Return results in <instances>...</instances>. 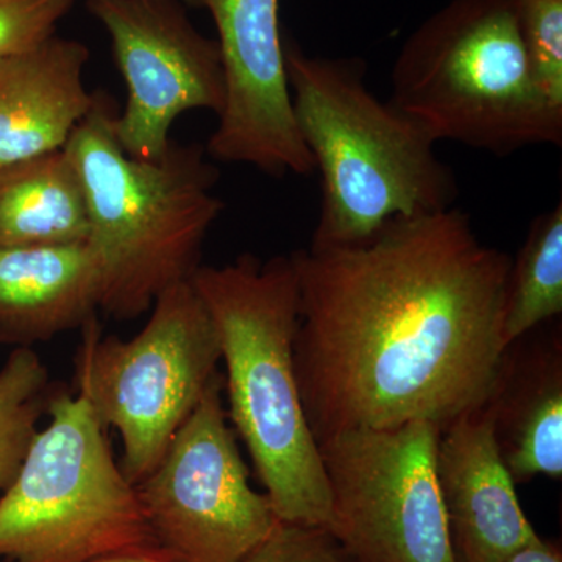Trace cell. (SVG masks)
<instances>
[{
  "mask_svg": "<svg viewBox=\"0 0 562 562\" xmlns=\"http://www.w3.org/2000/svg\"><path fill=\"white\" fill-rule=\"evenodd\" d=\"M503 562H562V553L557 543L539 538L517 550Z\"/></svg>",
  "mask_w": 562,
  "mask_h": 562,
  "instance_id": "cell-22",
  "label": "cell"
},
{
  "mask_svg": "<svg viewBox=\"0 0 562 562\" xmlns=\"http://www.w3.org/2000/svg\"><path fill=\"white\" fill-rule=\"evenodd\" d=\"M87 9L111 41L127 102L113 121L122 150L157 160L173 122L192 110L220 116L225 103L224 70L216 40L190 20L180 0H87Z\"/></svg>",
  "mask_w": 562,
  "mask_h": 562,
  "instance_id": "cell-10",
  "label": "cell"
},
{
  "mask_svg": "<svg viewBox=\"0 0 562 562\" xmlns=\"http://www.w3.org/2000/svg\"><path fill=\"white\" fill-rule=\"evenodd\" d=\"M390 102L436 140L506 157L562 144V109L536 79L516 0H452L403 44Z\"/></svg>",
  "mask_w": 562,
  "mask_h": 562,
  "instance_id": "cell-5",
  "label": "cell"
},
{
  "mask_svg": "<svg viewBox=\"0 0 562 562\" xmlns=\"http://www.w3.org/2000/svg\"><path fill=\"white\" fill-rule=\"evenodd\" d=\"M516 13L536 79L562 109V0H516Z\"/></svg>",
  "mask_w": 562,
  "mask_h": 562,
  "instance_id": "cell-19",
  "label": "cell"
},
{
  "mask_svg": "<svg viewBox=\"0 0 562 562\" xmlns=\"http://www.w3.org/2000/svg\"><path fill=\"white\" fill-rule=\"evenodd\" d=\"M92 562H169L160 553H122Z\"/></svg>",
  "mask_w": 562,
  "mask_h": 562,
  "instance_id": "cell-23",
  "label": "cell"
},
{
  "mask_svg": "<svg viewBox=\"0 0 562 562\" xmlns=\"http://www.w3.org/2000/svg\"><path fill=\"white\" fill-rule=\"evenodd\" d=\"M90 55L87 44L55 35L0 58V166L66 146L94 105L83 77Z\"/></svg>",
  "mask_w": 562,
  "mask_h": 562,
  "instance_id": "cell-13",
  "label": "cell"
},
{
  "mask_svg": "<svg viewBox=\"0 0 562 562\" xmlns=\"http://www.w3.org/2000/svg\"><path fill=\"white\" fill-rule=\"evenodd\" d=\"M435 472L454 562H503L541 538L525 517L486 406L442 428Z\"/></svg>",
  "mask_w": 562,
  "mask_h": 562,
  "instance_id": "cell-12",
  "label": "cell"
},
{
  "mask_svg": "<svg viewBox=\"0 0 562 562\" xmlns=\"http://www.w3.org/2000/svg\"><path fill=\"white\" fill-rule=\"evenodd\" d=\"M192 286L209 310L227 375V416L280 522L328 527L330 492L295 376L299 280L292 257L201 266Z\"/></svg>",
  "mask_w": 562,
  "mask_h": 562,
  "instance_id": "cell-3",
  "label": "cell"
},
{
  "mask_svg": "<svg viewBox=\"0 0 562 562\" xmlns=\"http://www.w3.org/2000/svg\"><path fill=\"white\" fill-rule=\"evenodd\" d=\"M99 295L87 243L0 247V342L31 347L85 327Z\"/></svg>",
  "mask_w": 562,
  "mask_h": 562,
  "instance_id": "cell-15",
  "label": "cell"
},
{
  "mask_svg": "<svg viewBox=\"0 0 562 562\" xmlns=\"http://www.w3.org/2000/svg\"><path fill=\"white\" fill-rule=\"evenodd\" d=\"M241 562H357L324 527L279 522Z\"/></svg>",
  "mask_w": 562,
  "mask_h": 562,
  "instance_id": "cell-21",
  "label": "cell"
},
{
  "mask_svg": "<svg viewBox=\"0 0 562 562\" xmlns=\"http://www.w3.org/2000/svg\"><path fill=\"white\" fill-rule=\"evenodd\" d=\"M217 31L224 110L206 154L266 176L316 172L292 110L280 0H202Z\"/></svg>",
  "mask_w": 562,
  "mask_h": 562,
  "instance_id": "cell-11",
  "label": "cell"
},
{
  "mask_svg": "<svg viewBox=\"0 0 562 562\" xmlns=\"http://www.w3.org/2000/svg\"><path fill=\"white\" fill-rule=\"evenodd\" d=\"M47 414L49 424L0 495V558L92 562L160 553L138 491L114 461L90 402L79 392L57 391Z\"/></svg>",
  "mask_w": 562,
  "mask_h": 562,
  "instance_id": "cell-6",
  "label": "cell"
},
{
  "mask_svg": "<svg viewBox=\"0 0 562 562\" xmlns=\"http://www.w3.org/2000/svg\"><path fill=\"white\" fill-rule=\"evenodd\" d=\"M87 199L65 147L0 166V247L87 243Z\"/></svg>",
  "mask_w": 562,
  "mask_h": 562,
  "instance_id": "cell-16",
  "label": "cell"
},
{
  "mask_svg": "<svg viewBox=\"0 0 562 562\" xmlns=\"http://www.w3.org/2000/svg\"><path fill=\"white\" fill-rule=\"evenodd\" d=\"M291 257L295 376L317 442L414 420L442 430L487 402L513 258L484 244L464 211L398 217L358 246Z\"/></svg>",
  "mask_w": 562,
  "mask_h": 562,
  "instance_id": "cell-1",
  "label": "cell"
},
{
  "mask_svg": "<svg viewBox=\"0 0 562 562\" xmlns=\"http://www.w3.org/2000/svg\"><path fill=\"white\" fill-rule=\"evenodd\" d=\"M213 376L157 468L136 486L155 547L169 562H241L280 522L228 427Z\"/></svg>",
  "mask_w": 562,
  "mask_h": 562,
  "instance_id": "cell-9",
  "label": "cell"
},
{
  "mask_svg": "<svg viewBox=\"0 0 562 562\" xmlns=\"http://www.w3.org/2000/svg\"><path fill=\"white\" fill-rule=\"evenodd\" d=\"M55 392L31 347L11 351L0 369V495L16 480Z\"/></svg>",
  "mask_w": 562,
  "mask_h": 562,
  "instance_id": "cell-18",
  "label": "cell"
},
{
  "mask_svg": "<svg viewBox=\"0 0 562 562\" xmlns=\"http://www.w3.org/2000/svg\"><path fill=\"white\" fill-rule=\"evenodd\" d=\"M292 110L319 171L312 249L358 246L387 222L452 209L458 181L438 140L366 85L358 58L313 57L283 35Z\"/></svg>",
  "mask_w": 562,
  "mask_h": 562,
  "instance_id": "cell-2",
  "label": "cell"
},
{
  "mask_svg": "<svg viewBox=\"0 0 562 562\" xmlns=\"http://www.w3.org/2000/svg\"><path fill=\"white\" fill-rule=\"evenodd\" d=\"M187 7H194V9H202V0H180Z\"/></svg>",
  "mask_w": 562,
  "mask_h": 562,
  "instance_id": "cell-24",
  "label": "cell"
},
{
  "mask_svg": "<svg viewBox=\"0 0 562 562\" xmlns=\"http://www.w3.org/2000/svg\"><path fill=\"white\" fill-rule=\"evenodd\" d=\"M441 427L355 428L317 442L331 532L357 562H454L436 483Z\"/></svg>",
  "mask_w": 562,
  "mask_h": 562,
  "instance_id": "cell-8",
  "label": "cell"
},
{
  "mask_svg": "<svg viewBox=\"0 0 562 562\" xmlns=\"http://www.w3.org/2000/svg\"><path fill=\"white\" fill-rule=\"evenodd\" d=\"M76 0H0V58L35 49L57 35Z\"/></svg>",
  "mask_w": 562,
  "mask_h": 562,
  "instance_id": "cell-20",
  "label": "cell"
},
{
  "mask_svg": "<svg viewBox=\"0 0 562 562\" xmlns=\"http://www.w3.org/2000/svg\"><path fill=\"white\" fill-rule=\"evenodd\" d=\"M503 464L514 483L562 475V339L525 335L503 353L484 403Z\"/></svg>",
  "mask_w": 562,
  "mask_h": 562,
  "instance_id": "cell-14",
  "label": "cell"
},
{
  "mask_svg": "<svg viewBox=\"0 0 562 562\" xmlns=\"http://www.w3.org/2000/svg\"><path fill=\"white\" fill-rule=\"evenodd\" d=\"M114 116L110 99L95 94L65 149L87 199L99 310L125 321L191 280L224 203L214 195L220 171L205 147L171 140L157 160H138L117 143Z\"/></svg>",
  "mask_w": 562,
  "mask_h": 562,
  "instance_id": "cell-4",
  "label": "cell"
},
{
  "mask_svg": "<svg viewBox=\"0 0 562 562\" xmlns=\"http://www.w3.org/2000/svg\"><path fill=\"white\" fill-rule=\"evenodd\" d=\"M150 312L128 341L102 338L95 317L88 322L77 362L79 394L120 432V465L133 486L157 468L221 362L216 327L191 281L162 292Z\"/></svg>",
  "mask_w": 562,
  "mask_h": 562,
  "instance_id": "cell-7",
  "label": "cell"
},
{
  "mask_svg": "<svg viewBox=\"0 0 562 562\" xmlns=\"http://www.w3.org/2000/svg\"><path fill=\"white\" fill-rule=\"evenodd\" d=\"M562 313V202L532 221L512 261L503 305L506 347Z\"/></svg>",
  "mask_w": 562,
  "mask_h": 562,
  "instance_id": "cell-17",
  "label": "cell"
}]
</instances>
